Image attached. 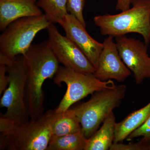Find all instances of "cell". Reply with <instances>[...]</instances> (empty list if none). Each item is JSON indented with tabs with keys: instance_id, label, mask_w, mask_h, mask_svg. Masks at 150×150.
<instances>
[{
	"instance_id": "1",
	"label": "cell",
	"mask_w": 150,
	"mask_h": 150,
	"mask_svg": "<svg viewBox=\"0 0 150 150\" xmlns=\"http://www.w3.org/2000/svg\"><path fill=\"white\" fill-rule=\"evenodd\" d=\"M23 56L27 71L25 103L30 119L35 120L44 113L43 83L54 77L60 66L47 40L31 45Z\"/></svg>"
},
{
	"instance_id": "2",
	"label": "cell",
	"mask_w": 150,
	"mask_h": 150,
	"mask_svg": "<svg viewBox=\"0 0 150 150\" xmlns=\"http://www.w3.org/2000/svg\"><path fill=\"white\" fill-rule=\"evenodd\" d=\"M132 7L116 14H105L93 18L101 35L113 37L131 33L143 36L144 43L150 42V0H131Z\"/></svg>"
},
{
	"instance_id": "3",
	"label": "cell",
	"mask_w": 150,
	"mask_h": 150,
	"mask_svg": "<svg viewBox=\"0 0 150 150\" xmlns=\"http://www.w3.org/2000/svg\"><path fill=\"white\" fill-rule=\"evenodd\" d=\"M56 115L50 110L35 120L16 125L1 134V150H46L52 136L51 125Z\"/></svg>"
},
{
	"instance_id": "4",
	"label": "cell",
	"mask_w": 150,
	"mask_h": 150,
	"mask_svg": "<svg viewBox=\"0 0 150 150\" xmlns=\"http://www.w3.org/2000/svg\"><path fill=\"white\" fill-rule=\"evenodd\" d=\"M126 86L115 85L93 94L88 101L71 109L80 123L87 139L91 137L101 123L126 96Z\"/></svg>"
},
{
	"instance_id": "5",
	"label": "cell",
	"mask_w": 150,
	"mask_h": 150,
	"mask_svg": "<svg viewBox=\"0 0 150 150\" xmlns=\"http://www.w3.org/2000/svg\"><path fill=\"white\" fill-rule=\"evenodd\" d=\"M0 64L6 66L9 78L8 85L0 101L1 107L6 108L2 116L21 125L30 118L25 101L27 71L23 56L11 59L0 54Z\"/></svg>"
},
{
	"instance_id": "6",
	"label": "cell",
	"mask_w": 150,
	"mask_h": 150,
	"mask_svg": "<svg viewBox=\"0 0 150 150\" xmlns=\"http://www.w3.org/2000/svg\"><path fill=\"white\" fill-rule=\"evenodd\" d=\"M54 83L60 86L67 85V90L58 106L56 113H62L70 109L72 105L90 94L115 85L112 80L102 81L93 74L77 71L64 66H60L54 76Z\"/></svg>"
},
{
	"instance_id": "7",
	"label": "cell",
	"mask_w": 150,
	"mask_h": 150,
	"mask_svg": "<svg viewBox=\"0 0 150 150\" xmlns=\"http://www.w3.org/2000/svg\"><path fill=\"white\" fill-rule=\"evenodd\" d=\"M51 23L44 14L22 18L11 23L0 35V54L11 59L23 55L37 33L47 29Z\"/></svg>"
},
{
	"instance_id": "8",
	"label": "cell",
	"mask_w": 150,
	"mask_h": 150,
	"mask_svg": "<svg viewBox=\"0 0 150 150\" xmlns=\"http://www.w3.org/2000/svg\"><path fill=\"white\" fill-rule=\"evenodd\" d=\"M47 30V41L59 64L77 71L94 74L95 68L72 40L61 34L53 23Z\"/></svg>"
},
{
	"instance_id": "9",
	"label": "cell",
	"mask_w": 150,
	"mask_h": 150,
	"mask_svg": "<svg viewBox=\"0 0 150 150\" xmlns=\"http://www.w3.org/2000/svg\"><path fill=\"white\" fill-rule=\"evenodd\" d=\"M119 55L127 68L133 73L137 84L150 78V57L148 46L141 41L126 35L115 37Z\"/></svg>"
},
{
	"instance_id": "10",
	"label": "cell",
	"mask_w": 150,
	"mask_h": 150,
	"mask_svg": "<svg viewBox=\"0 0 150 150\" xmlns=\"http://www.w3.org/2000/svg\"><path fill=\"white\" fill-rule=\"evenodd\" d=\"M94 75L102 81L115 80L122 82L131 74V71L121 59L113 37L108 36L103 42Z\"/></svg>"
},
{
	"instance_id": "11",
	"label": "cell",
	"mask_w": 150,
	"mask_h": 150,
	"mask_svg": "<svg viewBox=\"0 0 150 150\" xmlns=\"http://www.w3.org/2000/svg\"><path fill=\"white\" fill-rule=\"evenodd\" d=\"M59 24L64 30L66 36L82 51L96 69L103 43L93 38L87 31L86 27L71 14L68 13Z\"/></svg>"
},
{
	"instance_id": "12",
	"label": "cell",
	"mask_w": 150,
	"mask_h": 150,
	"mask_svg": "<svg viewBox=\"0 0 150 150\" xmlns=\"http://www.w3.org/2000/svg\"><path fill=\"white\" fill-rule=\"evenodd\" d=\"M37 2V0H0L1 31L19 19L43 14Z\"/></svg>"
},
{
	"instance_id": "13",
	"label": "cell",
	"mask_w": 150,
	"mask_h": 150,
	"mask_svg": "<svg viewBox=\"0 0 150 150\" xmlns=\"http://www.w3.org/2000/svg\"><path fill=\"white\" fill-rule=\"evenodd\" d=\"M116 123V118L112 112L99 129L87 139L84 150H110L114 142Z\"/></svg>"
},
{
	"instance_id": "14",
	"label": "cell",
	"mask_w": 150,
	"mask_h": 150,
	"mask_svg": "<svg viewBox=\"0 0 150 150\" xmlns=\"http://www.w3.org/2000/svg\"><path fill=\"white\" fill-rule=\"evenodd\" d=\"M150 116V102L144 107L131 112L122 121L116 123L113 144L121 143L145 123Z\"/></svg>"
},
{
	"instance_id": "15",
	"label": "cell",
	"mask_w": 150,
	"mask_h": 150,
	"mask_svg": "<svg viewBox=\"0 0 150 150\" xmlns=\"http://www.w3.org/2000/svg\"><path fill=\"white\" fill-rule=\"evenodd\" d=\"M52 137H58L76 133L82 130L80 123L69 109L62 113H56L51 125Z\"/></svg>"
},
{
	"instance_id": "16",
	"label": "cell",
	"mask_w": 150,
	"mask_h": 150,
	"mask_svg": "<svg viewBox=\"0 0 150 150\" xmlns=\"http://www.w3.org/2000/svg\"><path fill=\"white\" fill-rule=\"evenodd\" d=\"M87 139L82 131L61 137H52L46 150H84Z\"/></svg>"
},
{
	"instance_id": "17",
	"label": "cell",
	"mask_w": 150,
	"mask_h": 150,
	"mask_svg": "<svg viewBox=\"0 0 150 150\" xmlns=\"http://www.w3.org/2000/svg\"><path fill=\"white\" fill-rule=\"evenodd\" d=\"M67 3L68 0H38L37 4L49 21L59 24L69 13Z\"/></svg>"
},
{
	"instance_id": "18",
	"label": "cell",
	"mask_w": 150,
	"mask_h": 150,
	"mask_svg": "<svg viewBox=\"0 0 150 150\" xmlns=\"http://www.w3.org/2000/svg\"><path fill=\"white\" fill-rule=\"evenodd\" d=\"M86 0H68L67 10L69 13L75 16L84 26L86 23L84 18L83 11Z\"/></svg>"
},
{
	"instance_id": "19",
	"label": "cell",
	"mask_w": 150,
	"mask_h": 150,
	"mask_svg": "<svg viewBox=\"0 0 150 150\" xmlns=\"http://www.w3.org/2000/svg\"><path fill=\"white\" fill-rule=\"evenodd\" d=\"M142 137L144 139H150V116L144 123L136 129L127 138L128 140H131L137 137Z\"/></svg>"
},
{
	"instance_id": "20",
	"label": "cell",
	"mask_w": 150,
	"mask_h": 150,
	"mask_svg": "<svg viewBox=\"0 0 150 150\" xmlns=\"http://www.w3.org/2000/svg\"><path fill=\"white\" fill-rule=\"evenodd\" d=\"M9 78L6 65L0 64V95L3 93L8 85Z\"/></svg>"
},
{
	"instance_id": "21",
	"label": "cell",
	"mask_w": 150,
	"mask_h": 150,
	"mask_svg": "<svg viewBox=\"0 0 150 150\" xmlns=\"http://www.w3.org/2000/svg\"><path fill=\"white\" fill-rule=\"evenodd\" d=\"M16 124L9 118L1 117L0 118V132L1 134L6 133L13 129Z\"/></svg>"
},
{
	"instance_id": "22",
	"label": "cell",
	"mask_w": 150,
	"mask_h": 150,
	"mask_svg": "<svg viewBox=\"0 0 150 150\" xmlns=\"http://www.w3.org/2000/svg\"><path fill=\"white\" fill-rule=\"evenodd\" d=\"M131 0H117L115 9L121 11L127 10L130 8Z\"/></svg>"
},
{
	"instance_id": "23",
	"label": "cell",
	"mask_w": 150,
	"mask_h": 150,
	"mask_svg": "<svg viewBox=\"0 0 150 150\" xmlns=\"http://www.w3.org/2000/svg\"><path fill=\"white\" fill-rule=\"evenodd\" d=\"M142 150H150V139H142L139 141Z\"/></svg>"
}]
</instances>
